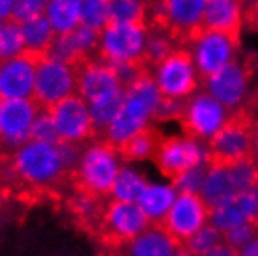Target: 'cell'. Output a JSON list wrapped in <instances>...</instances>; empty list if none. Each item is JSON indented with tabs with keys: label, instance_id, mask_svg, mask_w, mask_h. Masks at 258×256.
<instances>
[{
	"label": "cell",
	"instance_id": "6da1fadb",
	"mask_svg": "<svg viewBox=\"0 0 258 256\" xmlns=\"http://www.w3.org/2000/svg\"><path fill=\"white\" fill-rule=\"evenodd\" d=\"M0 181L4 193L17 189L23 195H49L70 185V174L58 148L26 141L0 165Z\"/></svg>",
	"mask_w": 258,
	"mask_h": 256
},
{
	"label": "cell",
	"instance_id": "7a4b0ae2",
	"mask_svg": "<svg viewBox=\"0 0 258 256\" xmlns=\"http://www.w3.org/2000/svg\"><path fill=\"white\" fill-rule=\"evenodd\" d=\"M161 92L157 88L154 73L148 71L139 77L129 88H125L123 105L109 129L103 133L101 141L109 142L112 148H120L133 135L148 127L152 123L154 112L161 101Z\"/></svg>",
	"mask_w": 258,
	"mask_h": 256
},
{
	"label": "cell",
	"instance_id": "3957f363",
	"mask_svg": "<svg viewBox=\"0 0 258 256\" xmlns=\"http://www.w3.org/2000/svg\"><path fill=\"white\" fill-rule=\"evenodd\" d=\"M123 161L118 155V150L109 142L96 139L86 144L79 167L71 174V191L88 195L92 199L110 200V189L116 179Z\"/></svg>",
	"mask_w": 258,
	"mask_h": 256
},
{
	"label": "cell",
	"instance_id": "277c9868",
	"mask_svg": "<svg viewBox=\"0 0 258 256\" xmlns=\"http://www.w3.org/2000/svg\"><path fill=\"white\" fill-rule=\"evenodd\" d=\"M252 109H239L230 112L225 125L206 142L208 167L228 168L251 157L252 125H254Z\"/></svg>",
	"mask_w": 258,
	"mask_h": 256
},
{
	"label": "cell",
	"instance_id": "5b68a950",
	"mask_svg": "<svg viewBox=\"0 0 258 256\" xmlns=\"http://www.w3.org/2000/svg\"><path fill=\"white\" fill-rule=\"evenodd\" d=\"M252 58L238 54L230 64L206 79L202 83V88L230 112L239 109H252Z\"/></svg>",
	"mask_w": 258,
	"mask_h": 256
},
{
	"label": "cell",
	"instance_id": "8992f818",
	"mask_svg": "<svg viewBox=\"0 0 258 256\" xmlns=\"http://www.w3.org/2000/svg\"><path fill=\"white\" fill-rule=\"evenodd\" d=\"M148 224L150 221L144 217L139 204L109 200L94 237L103 243L105 249L118 250L127 247L139 234L148 228Z\"/></svg>",
	"mask_w": 258,
	"mask_h": 256
},
{
	"label": "cell",
	"instance_id": "52a82bcc",
	"mask_svg": "<svg viewBox=\"0 0 258 256\" xmlns=\"http://www.w3.org/2000/svg\"><path fill=\"white\" fill-rule=\"evenodd\" d=\"M152 161L155 163L157 170L167 179H170V183H174L185 172L206 163V144L189 139L185 135L181 137L163 135Z\"/></svg>",
	"mask_w": 258,
	"mask_h": 256
},
{
	"label": "cell",
	"instance_id": "ba28073f",
	"mask_svg": "<svg viewBox=\"0 0 258 256\" xmlns=\"http://www.w3.org/2000/svg\"><path fill=\"white\" fill-rule=\"evenodd\" d=\"M230 110H226L215 97L200 88L187 99L183 116L180 118V125L185 137L206 144L225 125Z\"/></svg>",
	"mask_w": 258,
	"mask_h": 256
},
{
	"label": "cell",
	"instance_id": "9c48e42d",
	"mask_svg": "<svg viewBox=\"0 0 258 256\" xmlns=\"http://www.w3.org/2000/svg\"><path fill=\"white\" fill-rule=\"evenodd\" d=\"M185 49L191 52L200 81L204 83L238 56L239 38L217 30H204Z\"/></svg>",
	"mask_w": 258,
	"mask_h": 256
},
{
	"label": "cell",
	"instance_id": "30bf717a",
	"mask_svg": "<svg viewBox=\"0 0 258 256\" xmlns=\"http://www.w3.org/2000/svg\"><path fill=\"white\" fill-rule=\"evenodd\" d=\"M154 79L161 96L172 99H189L195 92L202 88L193 56L185 47H178L163 64L157 66Z\"/></svg>",
	"mask_w": 258,
	"mask_h": 256
},
{
	"label": "cell",
	"instance_id": "8fae6325",
	"mask_svg": "<svg viewBox=\"0 0 258 256\" xmlns=\"http://www.w3.org/2000/svg\"><path fill=\"white\" fill-rule=\"evenodd\" d=\"M148 28L129 23H109L101 32L97 58L118 64V62H135L144 60Z\"/></svg>",
	"mask_w": 258,
	"mask_h": 256
},
{
	"label": "cell",
	"instance_id": "7c38bea8",
	"mask_svg": "<svg viewBox=\"0 0 258 256\" xmlns=\"http://www.w3.org/2000/svg\"><path fill=\"white\" fill-rule=\"evenodd\" d=\"M210 215H212V212L204 204V200L200 199V195L178 193L167 217L157 224L181 249L200 228H204L210 223Z\"/></svg>",
	"mask_w": 258,
	"mask_h": 256
},
{
	"label": "cell",
	"instance_id": "4fadbf2b",
	"mask_svg": "<svg viewBox=\"0 0 258 256\" xmlns=\"http://www.w3.org/2000/svg\"><path fill=\"white\" fill-rule=\"evenodd\" d=\"M47 110L51 112L52 120H54L60 142L88 144L97 139L90 107L79 94H73L62 101L54 103Z\"/></svg>",
	"mask_w": 258,
	"mask_h": 256
},
{
	"label": "cell",
	"instance_id": "5bb4252c",
	"mask_svg": "<svg viewBox=\"0 0 258 256\" xmlns=\"http://www.w3.org/2000/svg\"><path fill=\"white\" fill-rule=\"evenodd\" d=\"M77 94V73L75 68L58 60L45 58L36 68L32 99L39 109H49L54 103Z\"/></svg>",
	"mask_w": 258,
	"mask_h": 256
},
{
	"label": "cell",
	"instance_id": "9a60e30c",
	"mask_svg": "<svg viewBox=\"0 0 258 256\" xmlns=\"http://www.w3.org/2000/svg\"><path fill=\"white\" fill-rule=\"evenodd\" d=\"M30 99H0V144L8 154L15 152L30 139V129L39 112Z\"/></svg>",
	"mask_w": 258,
	"mask_h": 256
},
{
	"label": "cell",
	"instance_id": "2e32d148",
	"mask_svg": "<svg viewBox=\"0 0 258 256\" xmlns=\"http://www.w3.org/2000/svg\"><path fill=\"white\" fill-rule=\"evenodd\" d=\"M73 68L77 73V94L86 103H94L101 97L123 90L112 66L105 60L90 58V60L79 62Z\"/></svg>",
	"mask_w": 258,
	"mask_h": 256
},
{
	"label": "cell",
	"instance_id": "e0dca14e",
	"mask_svg": "<svg viewBox=\"0 0 258 256\" xmlns=\"http://www.w3.org/2000/svg\"><path fill=\"white\" fill-rule=\"evenodd\" d=\"M38 60L28 54L6 60L0 64V99H30L34 94Z\"/></svg>",
	"mask_w": 258,
	"mask_h": 256
},
{
	"label": "cell",
	"instance_id": "ac0fdd59",
	"mask_svg": "<svg viewBox=\"0 0 258 256\" xmlns=\"http://www.w3.org/2000/svg\"><path fill=\"white\" fill-rule=\"evenodd\" d=\"M243 25V0H208L202 26L239 38Z\"/></svg>",
	"mask_w": 258,
	"mask_h": 256
},
{
	"label": "cell",
	"instance_id": "d6986e66",
	"mask_svg": "<svg viewBox=\"0 0 258 256\" xmlns=\"http://www.w3.org/2000/svg\"><path fill=\"white\" fill-rule=\"evenodd\" d=\"M252 221V195L247 193H236L234 197L221 202L215 210H212L210 223L219 228L221 232H226L230 228H236L239 224H245Z\"/></svg>",
	"mask_w": 258,
	"mask_h": 256
},
{
	"label": "cell",
	"instance_id": "ffe728a7",
	"mask_svg": "<svg viewBox=\"0 0 258 256\" xmlns=\"http://www.w3.org/2000/svg\"><path fill=\"white\" fill-rule=\"evenodd\" d=\"M180 250L178 243L159 224H148V228L123 247L125 256H176Z\"/></svg>",
	"mask_w": 258,
	"mask_h": 256
},
{
	"label": "cell",
	"instance_id": "44dd1931",
	"mask_svg": "<svg viewBox=\"0 0 258 256\" xmlns=\"http://www.w3.org/2000/svg\"><path fill=\"white\" fill-rule=\"evenodd\" d=\"M21 30H23V43H25V51L23 52L32 56L38 62L45 60L47 52H49L52 41L56 38V34L52 30V26L49 25L45 15L28 21V23H23Z\"/></svg>",
	"mask_w": 258,
	"mask_h": 256
},
{
	"label": "cell",
	"instance_id": "7402d4cb",
	"mask_svg": "<svg viewBox=\"0 0 258 256\" xmlns=\"http://www.w3.org/2000/svg\"><path fill=\"white\" fill-rule=\"evenodd\" d=\"M176 197H178V193L172 185L148 183L146 191L142 193V197L137 204L141 208V212L144 213V217L150 221V224H157L167 217Z\"/></svg>",
	"mask_w": 258,
	"mask_h": 256
},
{
	"label": "cell",
	"instance_id": "603a6c76",
	"mask_svg": "<svg viewBox=\"0 0 258 256\" xmlns=\"http://www.w3.org/2000/svg\"><path fill=\"white\" fill-rule=\"evenodd\" d=\"M161 139V131L155 127L154 123H150L148 127H144L142 131L133 135L129 141L123 142L122 146L118 148V155L123 163H139V161L152 159Z\"/></svg>",
	"mask_w": 258,
	"mask_h": 256
},
{
	"label": "cell",
	"instance_id": "cb8c5ba5",
	"mask_svg": "<svg viewBox=\"0 0 258 256\" xmlns=\"http://www.w3.org/2000/svg\"><path fill=\"white\" fill-rule=\"evenodd\" d=\"M236 187L230 178L228 168H219V167H208L206 179L200 191V199L204 200V204L210 208V212L215 210L221 202H225L226 199H230L236 195Z\"/></svg>",
	"mask_w": 258,
	"mask_h": 256
},
{
	"label": "cell",
	"instance_id": "d4e9b609",
	"mask_svg": "<svg viewBox=\"0 0 258 256\" xmlns=\"http://www.w3.org/2000/svg\"><path fill=\"white\" fill-rule=\"evenodd\" d=\"M83 0H49L45 17L56 36L73 32L81 26Z\"/></svg>",
	"mask_w": 258,
	"mask_h": 256
},
{
	"label": "cell",
	"instance_id": "484cf974",
	"mask_svg": "<svg viewBox=\"0 0 258 256\" xmlns=\"http://www.w3.org/2000/svg\"><path fill=\"white\" fill-rule=\"evenodd\" d=\"M107 202H109V200L92 199L88 195L73 191V195H71V199H70V210H71V213H73V217H75L79 226H83L88 234L94 236L99 223H101V217H103Z\"/></svg>",
	"mask_w": 258,
	"mask_h": 256
},
{
	"label": "cell",
	"instance_id": "4316f807",
	"mask_svg": "<svg viewBox=\"0 0 258 256\" xmlns=\"http://www.w3.org/2000/svg\"><path fill=\"white\" fill-rule=\"evenodd\" d=\"M148 181L141 172L133 170L131 167L123 165L118 172L112 189H110V200H120V202H129V204H137L142 193L146 191Z\"/></svg>",
	"mask_w": 258,
	"mask_h": 256
},
{
	"label": "cell",
	"instance_id": "83f0119b",
	"mask_svg": "<svg viewBox=\"0 0 258 256\" xmlns=\"http://www.w3.org/2000/svg\"><path fill=\"white\" fill-rule=\"evenodd\" d=\"M180 45L170 38L167 32L157 30V28H148V36H146V47H144V62L150 70L155 71V68L163 64L172 52L178 49Z\"/></svg>",
	"mask_w": 258,
	"mask_h": 256
},
{
	"label": "cell",
	"instance_id": "f1b7e54d",
	"mask_svg": "<svg viewBox=\"0 0 258 256\" xmlns=\"http://www.w3.org/2000/svg\"><path fill=\"white\" fill-rule=\"evenodd\" d=\"M148 0H110L109 23H129L146 26Z\"/></svg>",
	"mask_w": 258,
	"mask_h": 256
},
{
	"label": "cell",
	"instance_id": "f546056e",
	"mask_svg": "<svg viewBox=\"0 0 258 256\" xmlns=\"http://www.w3.org/2000/svg\"><path fill=\"white\" fill-rule=\"evenodd\" d=\"M110 21V0H83L81 6V25L92 30L103 32Z\"/></svg>",
	"mask_w": 258,
	"mask_h": 256
},
{
	"label": "cell",
	"instance_id": "4dcf8cb0",
	"mask_svg": "<svg viewBox=\"0 0 258 256\" xmlns=\"http://www.w3.org/2000/svg\"><path fill=\"white\" fill-rule=\"evenodd\" d=\"M23 51H25V43H23L21 25L12 19L6 21L0 34V64L23 54Z\"/></svg>",
	"mask_w": 258,
	"mask_h": 256
},
{
	"label": "cell",
	"instance_id": "1f68e13d",
	"mask_svg": "<svg viewBox=\"0 0 258 256\" xmlns=\"http://www.w3.org/2000/svg\"><path fill=\"white\" fill-rule=\"evenodd\" d=\"M221 243H223V232H221L219 228H215L212 223H208L206 226L200 228L181 249L187 250L189 254H193V256H206L210 250H213Z\"/></svg>",
	"mask_w": 258,
	"mask_h": 256
},
{
	"label": "cell",
	"instance_id": "d6a6232c",
	"mask_svg": "<svg viewBox=\"0 0 258 256\" xmlns=\"http://www.w3.org/2000/svg\"><path fill=\"white\" fill-rule=\"evenodd\" d=\"M28 141L45 142V144H52V146H56L60 142L54 120H52L51 112L47 109H41L38 112V116H36V120L32 123V129H30V139Z\"/></svg>",
	"mask_w": 258,
	"mask_h": 256
},
{
	"label": "cell",
	"instance_id": "836d02e7",
	"mask_svg": "<svg viewBox=\"0 0 258 256\" xmlns=\"http://www.w3.org/2000/svg\"><path fill=\"white\" fill-rule=\"evenodd\" d=\"M228 172H230V178H232L234 187L238 193L251 191L258 183V167L251 157L228 167Z\"/></svg>",
	"mask_w": 258,
	"mask_h": 256
},
{
	"label": "cell",
	"instance_id": "e575fe53",
	"mask_svg": "<svg viewBox=\"0 0 258 256\" xmlns=\"http://www.w3.org/2000/svg\"><path fill=\"white\" fill-rule=\"evenodd\" d=\"M47 6H49V0H15L12 21L23 25L32 19H38L41 15H45Z\"/></svg>",
	"mask_w": 258,
	"mask_h": 256
},
{
	"label": "cell",
	"instance_id": "d590c367",
	"mask_svg": "<svg viewBox=\"0 0 258 256\" xmlns=\"http://www.w3.org/2000/svg\"><path fill=\"white\" fill-rule=\"evenodd\" d=\"M187 99H172V97H161V101L157 105L154 112L152 123H163V122H180L183 116Z\"/></svg>",
	"mask_w": 258,
	"mask_h": 256
},
{
	"label": "cell",
	"instance_id": "8d00e7d4",
	"mask_svg": "<svg viewBox=\"0 0 258 256\" xmlns=\"http://www.w3.org/2000/svg\"><path fill=\"white\" fill-rule=\"evenodd\" d=\"M208 174V163H202L200 167L193 168L181 176L180 179H176L174 183L170 185L174 187L176 193H187V195H200L202 185H204V179Z\"/></svg>",
	"mask_w": 258,
	"mask_h": 256
},
{
	"label": "cell",
	"instance_id": "74e56055",
	"mask_svg": "<svg viewBox=\"0 0 258 256\" xmlns=\"http://www.w3.org/2000/svg\"><path fill=\"white\" fill-rule=\"evenodd\" d=\"M258 236V228L252 223L239 224L236 228H230V230L223 232V241L226 245L234 247L236 250H241L245 245H249Z\"/></svg>",
	"mask_w": 258,
	"mask_h": 256
},
{
	"label": "cell",
	"instance_id": "f35d334b",
	"mask_svg": "<svg viewBox=\"0 0 258 256\" xmlns=\"http://www.w3.org/2000/svg\"><path fill=\"white\" fill-rule=\"evenodd\" d=\"M206 256H239V250H236L234 247H230V245H226L223 241V243L217 245L213 250H210Z\"/></svg>",
	"mask_w": 258,
	"mask_h": 256
},
{
	"label": "cell",
	"instance_id": "ab89813d",
	"mask_svg": "<svg viewBox=\"0 0 258 256\" xmlns=\"http://www.w3.org/2000/svg\"><path fill=\"white\" fill-rule=\"evenodd\" d=\"M13 6H15V0H0V21H10L13 13Z\"/></svg>",
	"mask_w": 258,
	"mask_h": 256
},
{
	"label": "cell",
	"instance_id": "60d3db41",
	"mask_svg": "<svg viewBox=\"0 0 258 256\" xmlns=\"http://www.w3.org/2000/svg\"><path fill=\"white\" fill-rule=\"evenodd\" d=\"M251 159L256 163L258 167V120H254L252 125V146H251Z\"/></svg>",
	"mask_w": 258,
	"mask_h": 256
},
{
	"label": "cell",
	"instance_id": "b9f144b4",
	"mask_svg": "<svg viewBox=\"0 0 258 256\" xmlns=\"http://www.w3.org/2000/svg\"><path fill=\"white\" fill-rule=\"evenodd\" d=\"M252 195V221L251 223L258 228V183L251 189Z\"/></svg>",
	"mask_w": 258,
	"mask_h": 256
},
{
	"label": "cell",
	"instance_id": "7bdbcfd3",
	"mask_svg": "<svg viewBox=\"0 0 258 256\" xmlns=\"http://www.w3.org/2000/svg\"><path fill=\"white\" fill-rule=\"evenodd\" d=\"M239 256H258V236L252 239L251 243L245 245L243 249L239 250Z\"/></svg>",
	"mask_w": 258,
	"mask_h": 256
},
{
	"label": "cell",
	"instance_id": "ee69618b",
	"mask_svg": "<svg viewBox=\"0 0 258 256\" xmlns=\"http://www.w3.org/2000/svg\"><path fill=\"white\" fill-rule=\"evenodd\" d=\"M105 250H107V254H105V256H125V254L122 252V249H118V250H109V249H105Z\"/></svg>",
	"mask_w": 258,
	"mask_h": 256
},
{
	"label": "cell",
	"instance_id": "f6af8a7d",
	"mask_svg": "<svg viewBox=\"0 0 258 256\" xmlns=\"http://www.w3.org/2000/svg\"><path fill=\"white\" fill-rule=\"evenodd\" d=\"M6 157H8V152H6V150H4V146L0 144V165H2L4 161H6Z\"/></svg>",
	"mask_w": 258,
	"mask_h": 256
},
{
	"label": "cell",
	"instance_id": "bcb514c9",
	"mask_svg": "<svg viewBox=\"0 0 258 256\" xmlns=\"http://www.w3.org/2000/svg\"><path fill=\"white\" fill-rule=\"evenodd\" d=\"M176 256H193V254H189L187 250H183V249H180L178 252H176Z\"/></svg>",
	"mask_w": 258,
	"mask_h": 256
},
{
	"label": "cell",
	"instance_id": "7dc6e473",
	"mask_svg": "<svg viewBox=\"0 0 258 256\" xmlns=\"http://www.w3.org/2000/svg\"><path fill=\"white\" fill-rule=\"evenodd\" d=\"M2 26H4V21H0V34H2Z\"/></svg>",
	"mask_w": 258,
	"mask_h": 256
}]
</instances>
